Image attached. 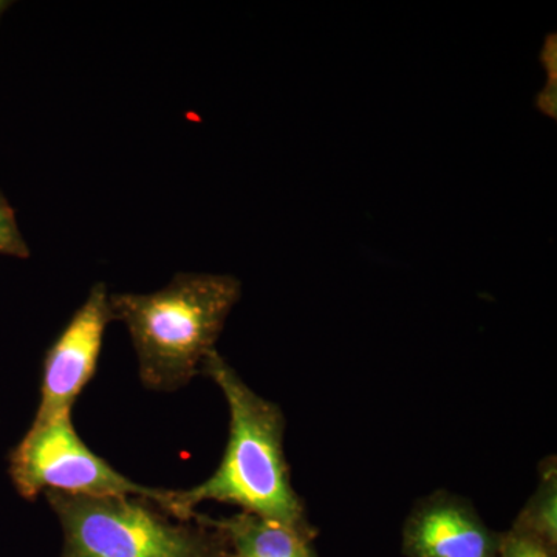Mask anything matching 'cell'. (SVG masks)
Wrapping results in <instances>:
<instances>
[{"mask_svg":"<svg viewBox=\"0 0 557 557\" xmlns=\"http://www.w3.org/2000/svg\"><path fill=\"white\" fill-rule=\"evenodd\" d=\"M10 475L17 493L148 498L174 518V491L135 483L94 453L76 434L72 413L33 421L10 456Z\"/></svg>","mask_w":557,"mask_h":557,"instance_id":"cell-4","label":"cell"},{"mask_svg":"<svg viewBox=\"0 0 557 557\" xmlns=\"http://www.w3.org/2000/svg\"><path fill=\"white\" fill-rule=\"evenodd\" d=\"M10 3L9 2H3V0H0V14L3 13V11H5L7 7H9Z\"/></svg>","mask_w":557,"mask_h":557,"instance_id":"cell-11","label":"cell"},{"mask_svg":"<svg viewBox=\"0 0 557 557\" xmlns=\"http://www.w3.org/2000/svg\"><path fill=\"white\" fill-rule=\"evenodd\" d=\"M0 255L25 259L30 256V248L22 236L13 208L0 194Z\"/></svg>","mask_w":557,"mask_h":557,"instance_id":"cell-10","label":"cell"},{"mask_svg":"<svg viewBox=\"0 0 557 557\" xmlns=\"http://www.w3.org/2000/svg\"><path fill=\"white\" fill-rule=\"evenodd\" d=\"M512 527L541 539L557 549V468L556 457L541 465V483L536 493L515 520Z\"/></svg>","mask_w":557,"mask_h":557,"instance_id":"cell-8","label":"cell"},{"mask_svg":"<svg viewBox=\"0 0 557 557\" xmlns=\"http://www.w3.org/2000/svg\"><path fill=\"white\" fill-rule=\"evenodd\" d=\"M240 295L239 278L193 273L159 292L110 295L113 319L129 330L141 383L172 392L200 375Z\"/></svg>","mask_w":557,"mask_h":557,"instance_id":"cell-2","label":"cell"},{"mask_svg":"<svg viewBox=\"0 0 557 557\" xmlns=\"http://www.w3.org/2000/svg\"><path fill=\"white\" fill-rule=\"evenodd\" d=\"M497 557H557V549L511 527L507 533L500 534Z\"/></svg>","mask_w":557,"mask_h":557,"instance_id":"cell-9","label":"cell"},{"mask_svg":"<svg viewBox=\"0 0 557 557\" xmlns=\"http://www.w3.org/2000/svg\"><path fill=\"white\" fill-rule=\"evenodd\" d=\"M209 520L228 542L231 557H318L311 545L314 537L273 520L242 511L233 518Z\"/></svg>","mask_w":557,"mask_h":557,"instance_id":"cell-7","label":"cell"},{"mask_svg":"<svg viewBox=\"0 0 557 557\" xmlns=\"http://www.w3.org/2000/svg\"><path fill=\"white\" fill-rule=\"evenodd\" d=\"M64 534L62 557H231L208 516L172 518L148 498L46 493Z\"/></svg>","mask_w":557,"mask_h":557,"instance_id":"cell-3","label":"cell"},{"mask_svg":"<svg viewBox=\"0 0 557 557\" xmlns=\"http://www.w3.org/2000/svg\"><path fill=\"white\" fill-rule=\"evenodd\" d=\"M201 373L218 384L228 403V445L211 478L190 490L174 491V518L193 520L197 505L214 500L317 537L306 505L293 487L281 408L256 394L218 350Z\"/></svg>","mask_w":557,"mask_h":557,"instance_id":"cell-1","label":"cell"},{"mask_svg":"<svg viewBox=\"0 0 557 557\" xmlns=\"http://www.w3.org/2000/svg\"><path fill=\"white\" fill-rule=\"evenodd\" d=\"M110 321V293L98 282L47 351L35 421L72 413L76 398L94 379Z\"/></svg>","mask_w":557,"mask_h":557,"instance_id":"cell-5","label":"cell"},{"mask_svg":"<svg viewBox=\"0 0 557 557\" xmlns=\"http://www.w3.org/2000/svg\"><path fill=\"white\" fill-rule=\"evenodd\" d=\"M498 544L474 505L448 491L418 500L403 525L406 557H497Z\"/></svg>","mask_w":557,"mask_h":557,"instance_id":"cell-6","label":"cell"}]
</instances>
